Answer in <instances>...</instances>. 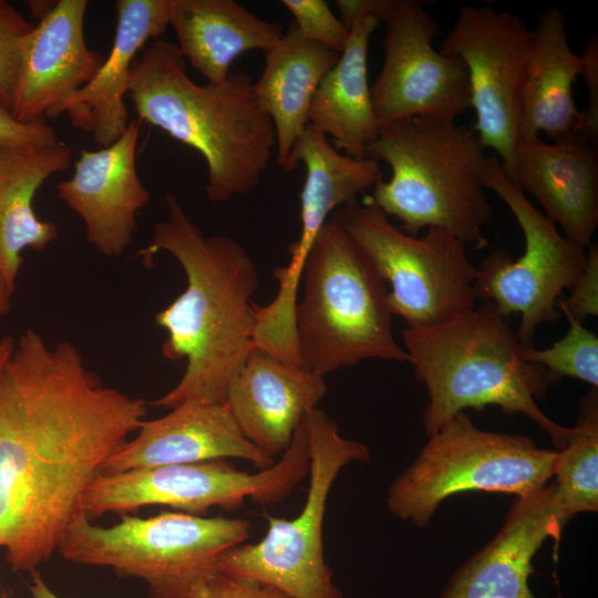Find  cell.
<instances>
[{"instance_id":"4dcf8cb0","label":"cell","mask_w":598,"mask_h":598,"mask_svg":"<svg viewBox=\"0 0 598 598\" xmlns=\"http://www.w3.org/2000/svg\"><path fill=\"white\" fill-rule=\"evenodd\" d=\"M300 33L308 40L341 53L349 40V30L334 16L324 0H282Z\"/></svg>"},{"instance_id":"9a60e30c","label":"cell","mask_w":598,"mask_h":598,"mask_svg":"<svg viewBox=\"0 0 598 598\" xmlns=\"http://www.w3.org/2000/svg\"><path fill=\"white\" fill-rule=\"evenodd\" d=\"M140 123L130 121L106 147L81 152L73 175L56 186L59 198L83 221L87 243L107 258L124 254L137 213L151 199L136 169Z\"/></svg>"},{"instance_id":"603a6c76","label":"cell","mask_w":598,"mask_h":598,"mask_svg":"<svg viewBox=\"0 0 598 598\" xmlns=\"http://www.w3.org/2000/svg\"><path fill=\"white\" fill-rule=\"evenodd\" d=\"M519 99V143L544 133L550 141L575 131L580 117L573 86L584 71L581 55L568 42L564 13L538 16Z\"/></svg>"},{"instance_id":"9c48e42d","label":"cell","mask_w":598,"mask_h":598,"mask_svg":"<svg viewBox=\"0 0 598 598\" xmlns=\"http://www.w3.org/2000/svg\"><path fill=\"white\" fill-rule=\"evenodd\" d=\"M309 444V487L293 518L267 516L266 535L256 544L225 551L216 571L275 587L290 598H344L326 563L323 520L330 489L352 462H369L370 450L340 435L338 423L315 408L305 417Z\"/></svg>"},{"instance_id":"e575fe53","label":"cell","mask_w":598,"mask_h":598,"mask_svg":"<svg viewBox=\"0 0 598 598\" xmlns=\"http://www.w3.org/2000/svg\"><path fill=\"white\" fill-rule=\"evenodd\" d=\"M54 130L45 120L22 123L0 109V147H30L58 142Z\"/></svg>"},{"instance_id":"ba28073f","label":"cell","mask_w":598,"mask_h":598,"mask_svg":"<svg viewBox=\"0 0 598 598\" xmlns=\"http://www.w3.org/2000/svg\"><path fill=\"white\" fill-rule=\"evenodd\" d=\"M413 463L394 478L386 505L396 518L426 526L439 505L467 491L522 497L554 476L556 450L520 434L483 431L465 412L429 436Z\"/></svg>"},{"instance_id":"30bf717a","label":"cell","mask_w":598,"mask_h":598,"mask_svg":"<svg viewBox=\"0 0 598 598\" xmlns=\"http://www.w3.org/2000/svg\"><path fill=\"white\" fill-rule=\"evenodd\" d=\"M331 216L390 283L389 309L408 328L435 327L476 306L477 267L467 258L465 244L453 235L429 227L423 236H411L367 197L337 208Z\"/></svg>"},{"instance_id":"8992f818","label":"cell","mask_w":598,"mask_h":598,"mask_svg":"<svg viewBox=\"0 0 598 598\" xmlns=\"http://www.w3.org/2000/svg\"><path fill=\"white\" fill-rule=\"evenodd\" d=\"M295 328L300 365L318 375L367 359L410 362L392 332L385 281L330 216L303 268Z\"/></svg>"},{"instance_id":"d4e9b609","label":"cell","mask_w":598,"mask_h":598,"mask_svg":"<svg viewBox=\"0 0 598 598\" xmlns=\"http://www.w3.org/2000/svg\"><path fill=\"white\" fill-rule=\"evenodd\" d=\"M300 163L306 167L300 194L301 229L298 240L289 246L290 259L286 265L296 276L303 271L309 251L331 214L372 189L382 178L378 162L340 153L309 123L282 168L291 171Z\"/></svg>"},{"instance_id":"d6a6232c","label":"cell","mask_w":598,"mask_h":598,"mask_svg":"<svg viewBox=\"0 0 598 598\" xmlns=\"http://www.w3.org/2000/svg\"><path fill=\"white\" fill-rule=\"evenodd\" d=\"M188 598H290L281 590L257 581L213 573L205 577Z\"/></svg>"},{"instance_id":"e0dca14e","label":"cell","mask_w":598,"mask_h":598,"mask_svg":"<svg viewBox=\"0 0 598 598\" xmlns=\"http://www.w3.org/2000/svg\"><path fill=\"white\" fill-rule=\"evenodd\" d=\"M553 484L517 497L496 536L451 577L440 598H535L528 579L533 558L566 526Z\"/></svg>"},{"instance_id":"1f68e13d","label":"cell","mask_w":598,"mask_h":598,"mask_svg":"<svg viewBox=\"0 0 598 598\" xmlns=\"http://www.w3.org/2000/svg\"><path fill=\"white\" fill-rule=\"evenodd\" d=\"M557 307L561 315L582 322L588 317L598 316V246L590 244L587 247L586 267L570 288L567 298L560 297Z\"/></svg>"},{"instance_id":"2e32d148","label":"cell","mask_w":598,"mask_h":598,"mask_svg":"<svg viewBox=\"0 0 598 598\" xmlns=\"http://www.w3.org/2000/svg\"><path fill=\"white\" fill-rule=\"evenodd\" d=\"M89 1L58 0L33 27L24 48L12 116L31 123L59 115L63 103L97 73L104 56L87 47Z\"/></svg>"},{"instance_id":"836d02e7","label":"cell","mask_w":598,"mask_h":598,"mask_svg":"<svg viewBox=\"0 0 598 598\" xmlns=\"http://www.w3.org/2000/svg\"><path fill=\"white\" fill-rule=\"evenodd\" d=\"M585 79L588 92V105L580 111L579 121L575 127V133L579 134L589 144L598 146V39L592 35L585 45L581 54Z\"/></svg>"},{"instance_id":"484cf974","label":"cell","mask_w":598,"mask_h":598,"mask_svg":"<svg viewBox=\"0 0 598 598\" xmlns=\"http://www.w3.org/2000/svg\"><path fill=\"white\" fill-rule=\"evenodd\" d=\"M169 25L179 53L213 84L226 81L241 53H265L285 33L282 25L260 19L234 0H171Z\"/></svg>"},{"instance_id":"52a82bcc","label":"cell","mask_w":598,"mask_h":598,"mask_svg":"<svg viewBox=\"0 0 598 598\" xmlns=\"http://www.w3.org/2000/svg\"><path fill=\"white\" fill-rule=\"evenodd\" d=\"M243 518L162 513L141 518L124 514L110 527L91 523L80 512L66 527L58 551L83 566L109 567L138 578L148 598H188L218 558L250 536Z\"/></svg>"},{"instance_id":"f546056e","label":"cell","mask_w":598,"mask_h":598,"mask_svg":"<svg viewBox=\"0 0 598 598\" xmlns=\"http://www.w3.org/2000/svg\"><path fill=\"white\" fill-rule=\"evenodd\" d=\"M34 24L0 0V109L11 113L27 40Z\"/></svg>"},{"instance_id":"83f0119b","label":"cell","mask_w":598,"mask_h":598,"mask_svg":"<svg viewBox=\"0 0 598 598\" xmlns=\"http://www.w3.org/2000/svg\"><path fill=\"white\" fill-rule=\"evenodd\" d=\"M554 476L555 494L566 523L577 514L598 511L597 388L579 403L577 423L565 447L557 452Z\"/></svg>"},{"instance_id":"7a4b0ae2","label":"cell","mask_w":598,"mask_h":598,"mask_svg":"<svg viewBox=\"0 0 598 598\" xmlns=\"http://www.w3.org/2000/svg\"><path fill=\"white\" fill-rule=\"evenodd\" d=\"M167 218L153 226L152 240L137 256L148 265L159 251L172 255L186 276V288L156 313L167 336L163 357L186 361L185 371L152 405L225 403L230 383L254 346L259 274L248 251L226 235L205 236L174 195Z\"/></svg>"},{"instance_id":"cb8c5ba5","label":"cell","mask_w":598,"mask_h":598,"mask_svg":"<svg viewBox=\"0 0 598 598\" xmlns=\"http://www.w3.org/2000/svg\"><path fill=\"white\" fill-rule=\"evenodd\" d=\"M71 159L70 146L60 141L0 147V270L12 296L22 251L43 250L59 234L55 223L42 220L34 213L35 193L50 176L65 171Z\"/></svg>"},{"instance_id":"f1b7e54d","label":"cell","mask_w":598,"mask_h":598,"mask_svg":"<svg viewBox=\"0 0 598 598\" xmlns=\"http://www.w3.org/2000/svg\"><path fill=\"white\" fill-rule=\"evenodd\" d=\"M567 332L551 347L525 348V358L543 367L550 379L568 377L598 386V338L582 322L565 316Z\"/></svg>"},{"instance_id":"ffe728a7","label":"cell","mask_w":598,"mask_h":598,"mask_svg":"<svg viewBox=\"0 0 598 598\" xmlns=\"http://www.w3.org/2000/svg\"><path fill=\"white\" fill-rule=\"evenodd\" d=\"M507 174L573 244L587 249L598 227V153L579 134L520 142Z\"/></svg>"},{"instance_id":"44dd1931","label":"cell","mask_w":598,"mask_h":598,"mask_svg":"<svg viewBox=\"0 0 598 598\" xmlns=\"http://www.w3.org/2000/svg\"><path fill=\"white\" fill-rule=\"evenodd\" d=\"M103 465L101 473L193 464L230 457L266 470L276 462L240 432L225 403H187L158 419L144 420Z\"/></svg>"},{"instance_id":"4fadbf2b","label":"cell","mask_w":598,"mask_h":598,"mask_svg":"<svg viewBox=\"0 0 598 598\" xmlns=\"http://www.w3.org/2000/svg\"><path fill=\"white\" fill-rule=\"evenodd\" d=\"M534 31L515 13L461 6L439 52L461 59L468 72L474 131L506 172L519 144V99Z\"/></svg>"},{"instance_id":"5bb4252c","label":"cell","mask_w":598,"mask_h":598,"mask_svg":"<svg viewBox=\"0 0 598 598\" xmlns=\"http://www.w3.org/2000/svg\"><path fill=\"white\" fill-rule=\"evenodd\" d=\"M384 24V62L371 87L379 127L410 117L455 121L471 107L464 62L435 50L439 25L417 0H396Z\"/></svg>"},{"instance_id":"6da1fadb","label":"cell","mask_w":598,"mask_h":598,"mask_svg":"<svg viewBox=\"0 0 598 598\" xmlns=\"http://www.w3.org/2000/svg\"><path fill=\"white\" fill-rule=\"evenodd\" d=\"M147 403L105 384L69 340L23 331L0 372V548L13 571L58 551L81 498Z\"/></svg>"},{"instance_id":"5b68a950","label":"cell","mask_w":598,"mask_h":598,"mask_svg":"<svg viewBox=\"0 0 598 598\" xmlns=\"http://www.w3.org/2000/svg\"><path fill=\"white\" fill-rule=\"evenodd\" d=\"M364 158L383 162L382 178L367 198L417 236L429 227L453 235L475 249L488 246L483 228L494 212L483 186L488 155L473 128L455 121L410 117L379 127Z\"/></svg>"},{"instance_id":"8fae6325","label":"cell","mask_w":598,"mask_h":598,"mask_svg":"<svg viewBox=\"0 0 598 598\" xmlns=\"http://www.w3.org/2000/svg\"><path fill=\"white\" fill-rule=\"evenodd\" d=\"M309 465L302 421L281 458L266 470L250 474L227 460H215L100 473L84 491L81 511L91 519L154 505L203 516L212 507L237 509L247 497L259 505H274L291 494L308 475Z\"/></svg>"},{"instance_id":"7402d4cb","label":"cell","mask_w":598,"mask_h":598,"mask_svg":"<svg viewBox=\"0 0 598 598\" xmlns=\"http://www.w3.org/2000/svg\"><path fill=\"white\" fill-rule=\"evenodd\" d=\"M171 0L116 1L113 45L95 76L63 103L73 127L91 135L100 148L118 140L128 125L125 104L132 65L137 52L151 39H158L169 25Z\"/></svg>"},{"instance_id":"3957f363","label":"cell","mask_w":598,"mask_h":598,"mask_svg":"<svg viewBox=\"0 0 598 598\" xmlns=\"http://www.w3.org/2000/svg\"><path fill=\"white\" fill-rule=\"evenodd\" d=\"M127 97L140 122L204 157V189L212 203L251 193L267 172L276 133L248 74L197 84L187 75L176 43L155 39L132 65Z\"/></svg>"},{"instance_id":"74e56055","label":"cell","mask_w":598,"mask_h":598,"mask_svg":"<svg viewBox=\"0 0 598 598\" xmlns=\"http://www.w3.org/2000/svg\"><path fill=\"white\" fill-rule=\"evenodd\" d=\"M11 298L10 293L2 272L0 270V316H6L11 309Z\"/></svg>"},{"instance_id":"d590c367","label":"cell","mask_w":598,"mask_h":598,"mask_svg":"<svg viewBox=\"0 0 598 598\" xmlns=\"http://www.w3.org/2000/svg\"><path fill=\"white\" fill-rule=\"evenodd\" d=\"M30 575L31 580L28 584V588L33 598H61L51 589L37 570L31 571Z\"/></svg>"},{"instance_id":"d6986e66","label":"cell","mask_w":598,"mask_h":598,"mask_svg":"<svg viewBox=\"0 0 598 598\" xmlns=\"http://www.w3.org/2000/svg\"><path fill=\"white\" fill-rule=\"evenodd\" d=\"M349 40L340 58L321 81L309 107L308 123L357 159L377 137V122L367 61L369 42L390 8V0H337Z\"/></svg>"},{"instance_id":"8d00e7d4","label":"cell","mask_w":598,"mask_h":598,"mask_svg":"<svg viewBox=\"0 0 598 598\" xmlns=\"http://www.w3.org/2000/svg\"><path fill=\"white\" fill-rule=\"evenodd\" d=\"M16 347V340L11 336L0 339V372L11 357Z\"/></svg>"},{"instance_id":"f35d334b","label":"cell","mask_w":598,"mask_h":598,"mask_svg":"<svg viewBox=\"0 0 598 598\" xmlns=\"http://www.w3.org/2000/svg\"><path fill=\"white\" fill-rule=\"evenodd\" d=\"M0 598H2V597H0Z\"/></svg>"},{"instance_id":"4316f807","label":"cell","mask_w":598,"mask_h":598,"mask_svg":"<svg viewBox=\"0 0 598 598\" xmlns=\"http://www.w3.org/2000/svg\"><path fill=\"white\" fill-rule=\"evenodd\" d=\"M265 56V68L254 83V91L272 121L276 159L283 167L308 124L311 101L340 53L306 39L291 21L281 40Z\"/></svg>"},{"instance_id":"7c38bea8","label":"cell","mask_w":598,"mask_h":598,"mask_svg":"<svg viewBox=\"0 0 598 598\" xmlns=\"http://www.w3.org/2000/svg\"><path fill=\"white\" fill-rule=\"evenodd\" d=\"M483 186L507 205L525 245L516 259L498 249L481 261L473 283L474 297L493 302L507 318L519 315L517 336L525 347H534L538 327L560 318L557 302L582 274L587 250L569 241L530 203L496 155H488Z\"/></svg>"},{"instance_id":"277c9868","label":"cell","mask_w":598,"mask_h":598,"mask_svg":"<svg viewBox=\"0 0 598 598\" xmlns=\"http://www.w3.org/2000/svg\"><path fill=\"white\" fill-rule=\"evenodd\" d=\"M415 379L425 384L429 402L423 412L427 436L465 409L498 406L505 414H524L550 439L556 451L571 433L538 406L550 377L529 362L525 347L508 318L491 301L427 328L402 332Z\"/></svg>"},{"instance_id":"ac0fdd59","label":"cell","mask_w":598,"mask_h":598,"mask_svg":"<svg viewBox=\"0 0 598 598\" xmlns=\"http://www.w3.org/2000/svg\"><path fill=\"white\" fill-rule=\"evenodd\" d=\"M326 394L323 377L252 346L225 404L243 435L275 460Z\"/></svg>"}]
</instances>
